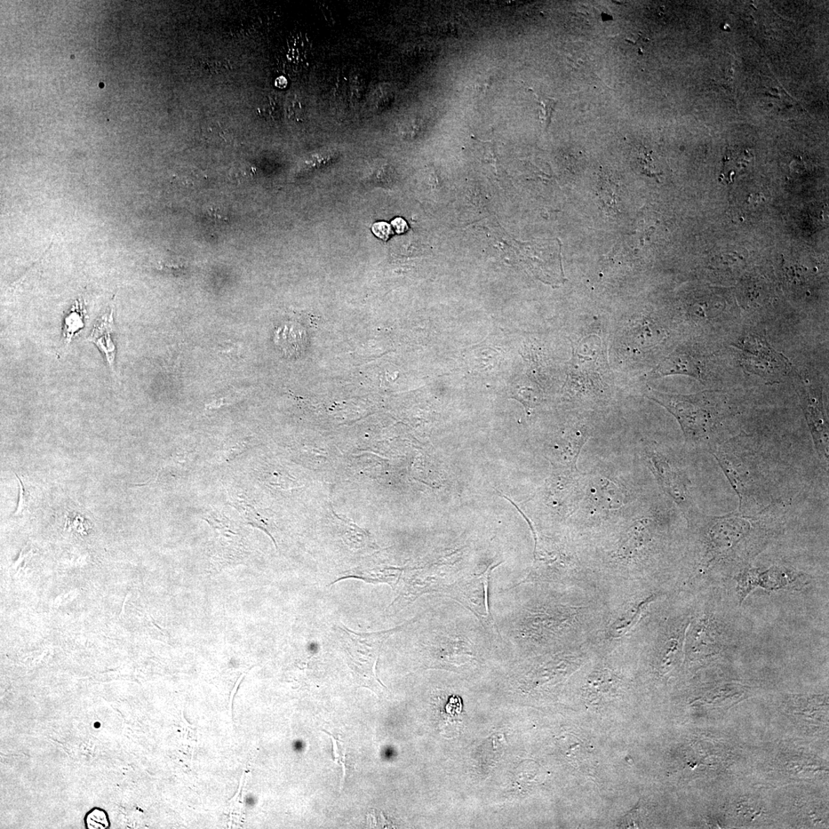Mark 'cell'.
<instances>
[{
	"mask_svg": "<svg viewBox=\"0 0 829 829\" xmlns=\"http://www.w3.org/2000/svg\"><path fill=\"white\" fill-rule=\"evenodd\" d=\"M779 504L765 507L758 513H738L704 517L702 541L708 566L746 564L758 555L776 535L783 520Z\"/></svg>",
	"mask_w": 829,
	"mask_h": 829,
	"instance_id": "cell-1",
	"label": "cell"
},
{
	"mask_svg": "<svg viewBox=\"0 0 829 829\" xmlns=\"http://www.w3.org/2000/svg\"><path fill=\"white\" fill-rule=\"evenodd\" d=\"M645 396L673 415L679 422L687 442L706 445L709 452L714 446L716 429L734 414L727 396L722 392L704 391L684 396L649 389Z\"/></svg>",
	"mask_w": 829,
	"mask_h": 829,
	"instance_id": "cell-2",
	"label": "cell"
},
{
	"mask_svg": "<svg viewBox=\"0 0 829 829\" xmlns=\"http://www.w3.org/2000/svg\"><path fill=\"white\" fill-rule=\"evenodd\" d=\"M407 624L372 633H358L341 625V642L358 682L371 688H379L373 667L379 658L382 644L394 633L401 631Z\"/></svg>",
	"mask_w": 829,
	"mask_h": 829,
	"instance_id": "cell-3",
	"label": "cell"
},
{
	"mask_svg": "<svg viewBox=\"0 0 829 829\" xmlns=\"http://www.w3.org/2000/svg\"><path fill=\"white\" fill-rule=\"evenodd\" d=\"M740 602L755 589L760 587L767 591L796 590L801 591L809 584V576L804 573L785 567H772L767 570L745 569L735 578Z\"/></svg>",
	"mask_w": 829,
	"mask_h": 829,
	"instance_id": "cell-4",
	"label": "cell"
},
{
	"mask_svg": "<svg viewBox=\"0 0 829 829\" xmlns=\"http://www.w3.org/2000/svg\"><path fill=\"white\" fill-rule=\"evenodd\" d=\"M740 349L745 368L763 378L779 379L791 369L788 358L772 349L762 337L748 336L740 344Z\"/></svg>",
	"mask_w": 829,
	"mask_h": 829,
	"instance_id": "cell-5",
	"label": "cell"
},
{
	"mask_svg": "<svg viewBox=\"0 0 829 829\" xmlns=\"http://www.w3.org/2000/svg\"><path fill=\"white\" fill-rule=\"evenodd\" d=\"M802 408L808 422L816 451L828 466V424L824 409L822 393L819 389L800 382L796 386Z\"/></svg>",
	"mask_w": 829,
	"mask_h": 829,
	"instance_id": "cell-6",
	"label": "cell"
},
{
	"mask_svg": "<svg viewBox=\"0 0 829 829\" xmlns=\"http://www.w3.org/2000/svg\"><path fill=\"white\" fill-rule=\"evenodd\" d=\"M650 465L662 489L684 510L690 506L689 482L678 469L655 451L648 452Z\"/></svg>",
	"mask_w": 829,
	"mask_h": 829,
	"instance_id": "cell-7",
	"label": "cell"
},
{
	"mask_svg": "<svg viewBox=\"0 0 829 829\" xmlns=\"http://www.w3.org/2000/svg\"><path fill=\"white\" fill-rule=\"evenodd\" d=\"M490 578L489 570L487 573L475 578L472 580L462 582L450 592L454 599L465 604L468 608L474 611L478 617H480L482 622L487 625L495 627L489 608V581Z\"/></svg>",
	"mask_w": 829,
	"mask_h": 829,
	"instance_id": "cell-8",
	"label": "cell"
},
{
	"mask_svg": "<svg viewBox=\"0 0 829 829\" xmlns=\"http://www.w3.org/2000/svg\"><path fill=\"white\" fill-rule=\"evenodd\" d=\"M702 365L695 356L685 350H676L657 366L652 372V377L659 378L669 375H685L702 381Z\"/></svg>",
	"mask_w": 829,
	"mask_h": 829,
	"instance_id": "cell-9",
	"label": "cell"
},
{
	"mask_svg": "<svg viewBox=\"0 0 829 829\" xmlns=\"http://www.w3.org/2000/svg\"><path fill=\"white\" fill-rule=\"evenodd\" d=\"M113 309L109 314L104 315L92 330L88 340L93 342L106 355L110 368L114 370L116 347L111 339L110 333L114 330Z\"/></svg>",
	"mask_w": 829,
	"mask_h": 829,
	"instance_id": "cell-10",
	"label": "cell"
},
{
	"mask_svg": "<svg viewBox=\"0 0 829 829\" xmlns=\"http://www.w3.org/2000/svg\"><path fill=\"white\" fill-rule=\"evenodd\" d=\"M437 714L440 727L444 732L455 733L462 722L461 704L459 697H451L447 704L441 705Z\"/></svg>",
	"mask_w": 829,
	"mask_h": 829,
	"instance_id": "cell-11",
	"label": "cell"
},
{
	"mask_svg": "<svg viewBox=\"0 0 829 829\" xmlns=\"http://www.w3.org/2000/svg\"><path fill=\"white\" fill-rule=\"evenodd\" d=\"M365 179L375 187L386 188L392 185L393 172L387 163L379 162L370 167Z\"/></svg>",
	"mask_w": 829,
	"mask_h": 829,
	"instance_id": "cell-12",
	"label": "cell"
},
{
	"mask_svg": "<svg viewBox=\"0 0 829 829\" xmlns=\"http://www.w3.org/2000/svg\"><path fill=\"white\" fill-rule=\"evenodd\" d=\"M235 506L238 509L239 512H241L243 514L246 520H248L249 523L255 526V527L263 529L266 533H267L270 537L273 539L277 546L275 540L272 536H271V534L269 531V524L267 523V521L265 520V518L263 517V516L258 513L256 508L251 506V504H249L248 502H246L243 500H237L235 502Z\"/></svg>",
	"mask_w": 829,
	"mask_h": 829,
	"instance_id": "cell-13",
	"label": "cell"
},
{
	"mask_svg": "<svg viewBox=\"0 0 829 829\" xmlns=\"http://www.w3.org/2000/svg\"><path fill=\"white\" fill-rule=\"evenodd\" d=\"M339 157L337 151L326 150L309 157L304 163L302 169L307 172L322 169L336 162Z\"/></svg>",
	"mask_w": 829,
	"mask_h": 829,
	"instance_id": "cell-14",
	"label": "cell"
},
{
	"mask_svg": "<svg viewBox=\"0 0 829 829\" xmlns=\"http://www.w3.org/2000/svg\"><path fill=\"white\" fill-rule=\"evenodd\" d=\"M86 829H109L111 826L108 812L102 808L94 807L84 817Z\"/></svg>",
	"mask_w": 829,
	"mask_h": 829,
	"instance_id": "cell-15",
	"label": "cell"
},
{
	"mask_svg": "<svg viewBox=\"0 0 829 829\" xmlns=\"http://www.w3.org/2000/svg\"><path fill=\"white\" fill-rule=\"evenodd\" d=\"M83 318V311L78 309V307H76V310L74 311V312L70 314V315L67 318L66 326L65 329H64V336H65L66 339L67 340V342L71 340V337L74 336V334L79 329H81L84 326Z\"/></svg>",
	"mask_w": 829,
	"mask_h": 829,
	"instance_id": "cell-16",
	"label": "cell"
},
{
	"mask_svg": "<svg viewBox=\"0 0 829 829\" xmlns=\"http://www.w3.org/2000/svg\"><path fill=\"white\" fill-rule=\"evenodd\" d=\"M424 119L414 117L406 119L400 125V131L404 137H414L424 130Z\"/></svg>",
	"mask_w": 829,
	"mask_h": 829,
	"instance_id": "cell-17",
	"label": "cell"
},
{
	"mask_svg": "<svg viewBox=\"0 0 829 829\" xmlns=\"http://www.w3.org/2000/svg\"><path fill=\"white\" fill-rule=\"evenodd\" d=\"M538 102L541 109V118L545 122L548 127L552 121V114L556 106V102L550 98L538 97Z\"/></svg>",
	"mask_w": 829,
	"mask_h": 829,
	"instance_id": "cell-18",
	"label": "cell"
},
{
	"mask_svg": "<svg viewBox=\"0 0 829 829\" xmlns=\"http://www.w3.org/2000/svg\"><path fill=\"white\" fill-rule=\"evenodd\" d=\"M17 475V477L18 478L20 485V501H19V503H18V507L17 508V512H15L14 514L15 516H18L20 515H22L24 511V509H25L28 506L29 501V492L27 491V489L25 488V485H23V482L22 481L21 478L18 475Z\"/></svg>",
	"mask_w": 829,
	"mask_h": 829,
	"instance_id": "cell-19",
	"label": "cell"
},
{
	"mask_svg": "<svg viewBox=\"0 0 829 829\" xmlns=\"http://www.w3.org/2000/svg\"><path fill=\"white\" fill-rule=\"evenodd\" d=\"M289 109V114L291 117L296 121H304L305 119V109L302 106L300 100L295 99L291 102Z\"/></svg>",
	"mask_w": 829,
	"mask_h": 829,
	"instance_id": "cell-20",
	"label": "cell"
},
{
	"mask_svg": "<svg viewBox=\"0 0 829 829\" xmlns=\"http://www.w3.org/2000/svg\"><path fill=\"white\" fill-rule=\"evenodd\" d=\"M393 225H394L393 226L398 233H403L404 231L406 230V228H407V225H406L405 221H404L401 218H398V219H396V221H394Z\"/></svg>",
	"mask_w": 829,
	"mask_h": 829,
	"instance_id": "cell-21",
	"label": "cell"
},
{
	"mask_svg": "<svg viewBox=\"0 0 829 829\" xmlns=\"http://www.w3.org/2000/svg\"><path fill=\"white\" fill-rule=\"evenodd\" d=\"M99 86H100L101 88H102V87H104V85H103V84H100V85H99Z\"/></svg>",
	"mask_w": 829,
	"mask_h": 829,
	"instance_id": "cell-22",
	"label": "cell"
}]
</instances>
